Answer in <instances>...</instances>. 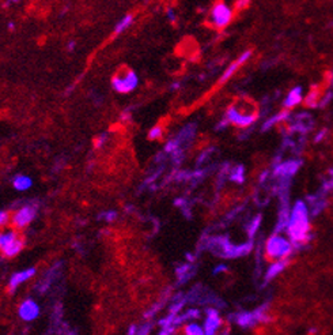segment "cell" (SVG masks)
<instances>
[{
	"mask_svg": "<svg viewBox=\"0 0 333 335\" xmlns=\"http://www.w3.org/2000/svg\"><path fill=\"white\" fill-rule=\"evenodd\" d=\"M287 232L292 240L294 247H302L310 240V225H309V213L307 207L302 202L294 204L290 220L287 225Z\"/></svg>",
	"mask_w": 333,
	"mask_h": 335,
	"instance_id": "cell-1",
	"label": "cell"
},
{
	"mask_svg": "<svg viewBox=\"0 0 333 335\" xmlns=\"http://www.w3.org/2000/svg\"><path fill=\"white\" fill-rule=\"evenodd\" d=\"M257 106L249 100H238L226 112V121L233 126L246 128L257 119Z\"/></svg>",
	"mask_w": 333,
	"mask_h": 335,
	"instance_id": "cell-2",
	"label": "cell"
},
{
	"mask_svg": "<svg viewBox=\"0 0 333 335\" xmlns=\"http://www.w3.org/2000/svg\"><path fill=\"white\" fill-rule=\"evenodd\" d=\"M25 247L21 231L14 226L0 228V253L4 257H15Z\"/></svg>",
	"mask_w": 333,
	"mask_h": 335,
	"instance_id": "cell-3",
	"label": "cell"
},
{
	"mask_svg": "<svg viewBox=\"0 0 333 335\" xmlns=\"http://www.w3.org/2000/svg\"><path fill=\"white\" fill-rule=\"evenodd\" d=\"M292 247L294 246L291 243H288L281 236H271L266 244V259L271 263L283 262L286 257L290 256Z\"/></svg>",
	"mask_w": 333,
	"mask_h": 335,
	"instance_id": "cell-4",
	"label": "cell"
},
{
	"mask_svg": "<svg viewBox=\"0 0 333 335\" xmlns=\"http://www.w3.org/2000/svg\"><path fill=\"white\" fill-rule=\"evenodd\" d=\"M137 84H139V77L131 68H121L112 78V87L120 94H128L131 91H133L137 87Z\"/></svg>",
	"mask_w": 333,
	"mask_h": 335,
	"instance_id": "cell-5",
	"label": "cell"
},
{
	"mask_svg": "<svg viewBox=\"0 0 333 335\" xmlns=\"http://www.w3.org/2000/svg\"><path fill=\"white\" fill-rule=\"evenodd\" d=\"M233 19V10L223 1H218L209 11V23L215 29H223Z\"/></svg>",
	"mask_w": 333,
	"mask_h": 335,
	"instance_id": "cell-6",
	"label": "cell"
},
{
	"mask_svg": "<svg viewBox=\"0 0 333 335\" xmlns=\"http://www.w3.org/2000/svg\"><path fill=\"white\" fill-rule=\"evenodd\" d=\"M37 215V209L36 206H31V204H27V206H22L21 209H18L11 215V225L16 228V229H23L29 226L34 221Z\"/></svg>",
	"mask_w": 333,
	"mask_h": 335,
	"instance_id": "cell-7",
	"label": "cell"
},
{
	"mask_svg": "<svg viewBox=\"0 0 333 335\" xmlns=\"http://www.w3.org/2000/svg\"><path fill=\"white\" fill-rule=\"evenodd\" d=\"M18 315H19V318L22 320H25V322H31V320H34L38 318V315H40V307H38V304L36 301H33V300H25L23 303L19 305V308H18Z\"/></svg>",
	"mask_w": 333,
	"mask_h": 335,
	"instance_id": "cell-8",
	"label": "cell"
},
{
	"mask_svg": "<svg viewBox=\"0 0 333 335\" xmlns=\"http://www.w3.org/2000/svg\"><path fill=\"white\" fill-rule=\"evenodd\" d=\"M34 274H36V268L34 267L26 268V270H23V271L15 272V274L11 277L10 283H8V292H11V293L15 292L16 289L19 288V285L29 281L31 277H34Z\"/></svg>",
	"mask_w": 333,
	"mask_h": 335,
	"instance_id": "cell-9",
	"label": "cell"
},
{
	"mask_svg": "<svg viewBox=\"0 0 333 335\" xmlns=\"http://www.w3.org/2000/svg\"><path fill=\"white\" fill-rule=\"evenodd\" d=\"M249 58H250V51H246V52L242 53L240 58L237 59V60H234L233 63L230 64L229 67L224 70V73L222 74V77L219 78L218 84H226V82H227V81H229V79L234 75L235 71H237V70H238V68H240L241 66H242V64H244Z\"/></svg>",
	"mask_w": 333,
	"mask_h": 335,
	"instance_id": "cell-10",
	"label": "cell"
},
{
	"mask_svg": "<svg viewBox=\"0 0 333 335\" xmlns=\"http://www.w3.org/2000/svg\"><path fill=\"white\" fill-rule=\"evenodd\" d=\"M302 101V89L301 87H295V89H292L288 95L286 97V100H284V106H286L287 109H290V108H294V106H297L299 102Z\"/></svg>",
	"mask_w": 333,
	"mask_h": 335,
	"instance_id": "cell-11",
	"label": "cell"
},
{
	"mask_svg": "<svg viewBox=\"0 0 333 335\" xmlns=\"http://www.w3.org/2000/svg\"><path fill=\"white\" fill-rule=\"evenodd\" d=\"M132 23H133V15L127 14V15L123 16L120 21L116 23L115 30H113L115 36H120V34H123L125 30H128V29H130Z\"/></svg>",
	"mask_w": 333,
	"mask_h": 335,
	"instance_id": "cell-12",
	"label": "cell"
},
{
	"mask_svg": "<svg viewBox=\"0 0 333 335\" xmlns=\"http://www.w3.org/2000/svg\"><path fill=\"white\" fill-rule=\"evenodd\" d=\"M33 185V181L29 176L21 174V176H16L14 178V188L16 191H27Z\"/></svg>",
	"mask_w": 333,
	"mask_h": 335,
	"instance_id": "cell-13",
	"label": "cell"
},
{
	"mask_svg": "<svg viewBox=\"0 0 333 335\" xmlns=\"http://www.w3.org/2000/svg\"><path fill=\"white\" fill-rule=\"evenodd\" d=\"M182 334L184 335H205V333L203 331V329L200 327V326L195 325V323H191V325H188L184 331H182Z\"/></svg>",
	"mask_w": 333,
	"mask_h": 335,
	"instance_id": "cell-14",
	"label": "cell"
},
{
	"mask_svg": "<svg viewBox=\"0 0 333 335\" xmlns=\"http://www.w3.org/2000/svg\"><path fill=\"white\" fill-rule=\"evenodd\" d=\"M162 135H163V128L161 126H155L148 134V138L150 139H161Z\"/></svg>",
	"mask_w": 333,
	"mask_h": 335,
	"instance_id": "cell-15",
	"label": "cell"
},
{
	"mask_svg": "<svg viewBox=\"0 0 333 335\" xmlns=\"http://www.w3.org/2000/svg\"><path fill=\"white\" fill-rule=\"evenodd\" d=\"M11 222V217L7 211H0V228H4Z\"/></svg>",
	"mask_w": 333,
	"mask_h": 335,
	"instance_id": "cell-16",
	"label": "cell"
},
{
	"mask_svg": "<svg viewBox=\"0 0 333 335\" xmlns=\"http://www.w3.org/2000/svg\"><path fill=\"white\" fill-rule=\"evenodd\" d=\"M249 1L250 0H238V1H237V4H235V7H237L238 10H244V8L248 7Z\"/></svg>",
	"mask_w": 333,
	"mask_h": 335,
	"instance_id": "cell-17",
	"label": "cell"
}]
</instances>
